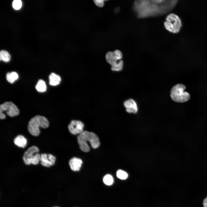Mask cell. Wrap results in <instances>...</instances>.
Instances as JSON below:
<instances>
[{"label":"cell","instance_id":"1","mask_svg":"<svg viewBox=\"0 0 207 207\" xmlns=\"http://www.w3.org/2000/svg\"><path fill=\"white\" fill-rule=\"evenodd\" d=\"M177 1V0H136L133 4V9L139 18L156 17L169 12Z\"/></svg>","mask_w":207,"mask_h":207},{"label":"cell","instance_id":"2","mask_svg":"<svg viewBox=\"0 0 207 207\" xmlns=\"http://www.w3.org/2000/svg\"><path fill=\"white\" fill-rule=\"evenodd\" d=\"M77 141L80 150L85 152H89L90 150L87 141H89L94 149L97 148L100 145L98 136L94 133L87 131H83L79 134L77 137Z\"/></svg>","mask_w":207,"mask_h":207},{"label":"cell","instance_id":"3","mask_svg":"<svg viewBox=\"0 0 207 207\" xmlns=\"http://www.w3.org/2000/svg\"><path fill=\"white\" fill-rule=\"evenodd\" d=\"M49 125V122L45 117L40 115H36L29 121L28 129L31 134L34 136H37L40 134V127L46 128Z\"/></svg>","mask_w":207,"mask_h":207},{"label":"cell","instance_id":"4","mask_svg":"<svg viewBox=\"0 0 207 207\" xmlns=\"http://www.w3.org/2000/svg\"><path fill=\"white\" fill-rule=\"evenodd\" d=\"M186 87L182 84H178L171 88L170 95L171 99L174 101L178 103H183L189 100L190 94L185 91Z\"/></svg>","mask_w":207,"mask_h":207},{"label":"cell","instance_id":"5","mask_svg":"<svg viewBox=\"0 0 207 207\" xmlns=\"http://www.w3.org/2000/svg\"><path fill=\"white\" fill-rule=\"evenodd\" d=\"M166 20L164 25L167 30L173 33H177L179 31L182 23L177 15L173 13L170 14L166 16Z\"/></svg>","mask_w":207,"mask_h":207},{"label":"cell","instance_id":"6","mask_svg":"<svg viewBox=\"0 0 207 207\" xmlns=\"http://www.w3.org/2000/svg\"><path fill=\"white\" fill-rule=\"evenodd\" d=\"M39 149L37 146H32L29 148L24 152L23 160L26 165L32 164L37 165L40 161L41 155L38 153Z\"/></svg>","mask_w":207,"mask_h":207},{"label":"cell","instance_id":"7","mask_svg":"<svg viewBox=\"0 0 207 207\" xmlns=\"http://www.w3.org/2000/svg\"><path fill=\"white\" fill-rule=\"evenodd\" d=\"M5 112L7 114L11 117L16 116L20 114V111L17 107L11 101H6L0 106V118L5 119L6 116L3 114Z\"/></svg>","mask_w":207,"mask_h":207},{"label":"cell","instance_id":"8","mask_svg":"<svg viewBox=\"0 0 207 207\" xmlns=\"http://www.w3.org/2000/svg\"><path fill=\"white\" fill-rule=\"evenodd\" d=\"M84 125L80 121L72 120L68 126L70 132L73 135L80 134L83 131Z\"/></svg>","mask_w":207,"mask_h":207},{"label":"cell","instance_id":"9","mask_svg":"<svg viewBox=\"0 0 207 207\" xmlns=\"http://www.w3.org/2000/svg\"><path fill=\"white\" fill-rule=\"evenodd\" d=\"M55 160V157L51 154H41L40 161L41 164L44 166L49 167L53 165Z\"/></svg>","mask_w":207,"mask_h":207},{"label":"cell","instance_id":"10","mask_svg":"<svg viewBox=\"0 0 207 207\" xmlns=\"http://www.w3.org/2000/svg\"><path fill=\"white\" fill-rule=\"evenodd\" d=\"M123 104L127 112L134 114L137 112L138 108L137 104L133 99L130 98L124 101Z\"/></svg>","mask_w":207,"mask_h":207},{"label":"cell","instance_id":"11","mask_svg":"<svg viewBox=\"0 0 207 207\" xmlns=\"http://www.w3.org/2000/svg\"><path fill=\"white\" fill-rule=\"evenodd\" d=\"M82 162V160L80 158L74 157L70 160L69 164L72 170L77 171L80 170Z\"/></svg>","mask_w":207,"mask_h":207},{"label":"cell","instance_id":"12","mask_svg":"<svg viewBox=\"0 0 207 207\" xmlns=\"http://www.w3.org/2000/svg\"><path fill=\"white\" fill-rule=\"evenodd\" d=\"M106 58L107 62L111 66L116 65L120 61L117 58L114 51L108 52L106 54Z\"/></svg>","mask_w":207,"mask_h":207},{"label":"cell","instance_id":"13","mask_svg":"<svg viewBox=\"0 0 207 207\" xmlns=\"http://www.w3.org/2000/svg\"><path fill=\"white\" fill-rule=\"evenodd\" d=\"M14 142L15 144L18 147L24 148L26 145L27 141L24 136L20 135L15 138L14 140Z\"/></svg>","mask_w":207,"mask_h":207},{"label":"cell","instance_id":"14","mask_svg":"<svg viewBox=\"0 0 207 207\" xmlns=\"http://www.w3.org/2000/svg\"><path fill=\"white\" fill-rule=\"evenodd\" d=\"M49 84L52 86H55L59 84L61 81L60 76L54 73H51L49 76Z\"/></svg>","mask_w":207,"mask_h":207},{"label":"cell","instance_id":"15","mask_svg":"<svg viewBox=\"0 0 207 207\" xmlns=\"http://www.w3.org/2000/svg\"><path fill=\"white\" fill-rule=\"evenodd\" d=\"M35 88L37 90L40 92L46 91L47 87L45 81L42 79L39 80L35 86Z\"/></svg>","mask_w":207,"mask_h":207},{"label":"cell","instance_id":"16","mask_svg":"<svg viewBox=\"0 0 207 207\" xmlns=\"http://www.w3.org/2000/svg\"><path fill=\"white\" fill-rule=\"evenodd\" d=\"M18 78V74L15 72H8L6 75V78L7 81L11 83H13Z\"/></svg>","mask_w":207,"mask_h":207},{"label":"cell","instance_id":"17","mask_svg":"<svg viewBox=\"0 0 207 207\" xmlns=\"http://www.w3.org/2000/svg\"><path fill=\"white\" fill-rule=\"evenodd\" d=\"M11 56L9 53L4 50H1L0 52V60L5 62H9L10 60Z\"/></svg>","mask_w":207,"mask_h":207},{"label":"cell","instance_id":"18","mask_svg":"<svg viewBox=\"0 0 207 207\" xmlns=\"http://www.w3.org/2000/svg\"><path fill=\"white\" fill-rule=\"evenodd\" d=\"M104 184L107 185H111L114 183V179L112 176L109 174L105 175L103 179Z\"/></svg>","mask_w":207,"mask_h":207},{"label":"cell","instance_id":"19","mask_svg":"<svg viewBox=\"0 0 207 207\" xmlns=\"http://www.w3.org/2000/svg\"><path fill=\"white\" fill-rule=\"evenodd\" d=\"M123 61L121 60L116 65L112 66L111 70L114 71H120L123 69Z\"/></svg>","mask_w":207,"mask_h":207},{"label":"cell","instance_id":"20","mask_svg":"<svg viewBox=\"0 0 207 207\" xmlns=\"http://www.w3.org/2000/svg\"><path fill=\"white\" fill-rule=\"evenodd\" d=\"M116 176L118 178L120 179L125 180L127 178L128 175L126 172L121 170H119L117 172Z\"/></svg>","mask_w":207,"mask_h":207},{"label":"cell","instance_id":"21","mask_svg":"<svg viewBox=\"0 0 207 207\" xmlns=\"http://www.w3.org/2000/svg\"><path fill=\"white\" fill-rule=\"evenodd\" d=\"M22 6V1L20 0H14L12 3V6L16 10H19L21 8Z\"/></svg>","mask_w":207,"mask_h":207},{"label":"cell","instance_id":"22","mask_svg":"<svg viewBox=\"0 0 207 207\" xmlns=\"http://www.w3.org/2000/svg\"><path fill=\"white\" fill-rule=\"evenodd\" d=\"M114 52L117 59L119 61L121 60L123 56V54L121 51L120 50L116 49L114 51Z\"/></svg>","mask_w":207,"mask_h":207},{"label":"cell","instance_id":"23","mask_svg":"<svg viewBox=\"0 0 207 207\" xmlns=\"http://www.w3.org/2000/svg\"><path fill=\"white\" fill-rule=\"evenodd\" d=\"M104 1L103 0H94V2L95 4L98 7H102L104 5Z\"/></svg>","mask_w":207,"mask_h":207},{"label":"cell","instance_id":"24","mask_svg":"<svg viewBox=\"0 0 207 207\" xmlns=\"http://www.w3.org/2000/svg\"><path fill=\"white\" fill-rule=\"evenodd\" d=\"M203 205L204 207H207V197L203 201Z\"/></svg>","mask_w":207,"mask_h":207},{"label":"cell","instance_id":"25","mask_svg":"<svg viewBox=\"0 0 207 207\" xmlns=\"http://www.w3.org/2000/svg\"></svg>","mask_w":207,"mask_h":207}]
</instances>
